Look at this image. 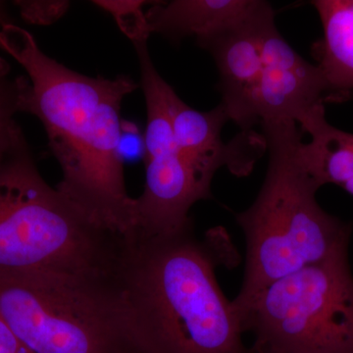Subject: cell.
<instances>
[{"instance_id": "cell-1", "label": "cell", "mask_w": 353, "mask_h": 353, "mask_svg": "<svg viewBox=\"0 0 353 353\" xmlns=\"http://www.w3.org/2000/svg\"><path fill=\"white\" fill-rule=\"evenodd\" d=\"M0 50L27 73L21 112L43 125L61 168L58 192L95 226L128 238L136 229V199L125 182L120 114L139 85L128 76L94 78L69 69L14 23L0 31Z\"/></svg>"}, {"instance_id": "cell-4", "label": "cell", "mask_w": 353, "mask_h": 353, "mask_svg": "<svg viewBox=\"0 0 353 353\" xmlns=\"http://www.w3.org/2000/svg\"><path fill=\"white\" fill-rule=\"evenodd\" d=\"M125 245L46 183L23 134L0 168V280L113 284Z\"/></svg>"}, {"instance_id": "cell-15", "label": "cell", "mask_w": 353, "mask_h": 353, "mask_svg": "<svg viewBox=\"0 0 353 353\" xmlns=\"http://www.w3.org/2000/svg\"><path fill=\"white\" fill-rule=\"evenodd\" d=\"M10 23H13V21L11 19L10 16H9L6 6L3 2L0 1V31H1L4 26L10 24Z\"/></svg>"}, {"instance_id": "cell-8", "label": "cell", "mask_w": 353, "mask_h": 353, "mask_svg": "<svg viewBox=\"0 0 353 353\" xmlns=\"http://www.w3.org/2000/svg\"><path fill=\"white\" fill-rule=\"evenodd\" d=\"M275 26L271 4L259 0L241 20L196 41L214 59L219 72L221 104L230 121L238 126L261 72L265 41Z\"/></svg>"}, {"instance_id": "cell-11", "label": "cell", "mask_w": 353, "mask_h": 353, "mask_svg": "<svg viewBox=\"0 0 353 353\" xmlns=\"http://www.w3.org/2000/svg\"><path fill=\"white\" fill-rule=\"evenodd\" d=\"M27 83V77L13 76L10 64L0 57V168L23 134L15 115L21 112V101Z\"/></svg>"}, {"instance_id": "cell-6", "label": "cell", "mask_w": 353, "mask_h": 353, "mask_svg": "<svg viewBox=\"0 0 353 353\" xmlns=\"http://www.w3.org/2000/svg\"><path fill=\"white\" fill-rule=\"evenodd\" d=\"M0 317L30 353H118L132 348L117 284L0 280Z\"/></svg>"}, {"instance_id": "cell-7", "label": "cell", "mask_w": 353, "mask_h": 353, "mask_svg": "<svg viewBox=\"0 0 353 353\" xmlns=\"http://www.w3.org/2000/svg\"><path fill=\"white\" fill-rule=\"evenodd\" d=\"M330 101L339 99L322 69L301 57L275 26L265 41L261 72L239 127L252 131L263 122L290 120L306 132L326 118L324 104Z\"/></svg>"}, {"instance_id": "cell-9", "label": "cell", "mask_w": 353, "mask_h": 353, "mask_svg": "<svg viewBox=\"0 0 353 353\" xmlns=\"http://www.w3.org/2000/svg\"><path fill=\"white\" fill-rule=\"evenodd\" d=\"M259 0H173L154 2L145 13L150 32L173 43L194 37L196 41L248 15Z\"/></svg>"}, {"instance_id": "cell-5", "label": "cell", "mask_w": 353, "mask_h": 353, "mask_svg": "<svg viewBox=\"0 0 353 353\" xmlns=\"http://www.w3.org/2000/svg\"><path fill=\"white\" fill-rule=\"evenodd\" d=\"M253 347L276 353H353L347 250L276 281L239 311Z\"/></svg>"}, {"instance_id": "cell-14", "label": "cell", "mask_w": 353, "mask_h": 353, "mask_svg": "<svg viewBox=\"0 0 353 353\" xmlns=\"http://www.w3.org/2000/svg\"><path fill=\"white\" fill-rule=\"evenodd\" d=\"M0 353H30L0 317Z\"/></svg>"}, {"instance_id": "cell-17", "label": "cell", "mask_w": 353, "mask_h": 353, "mask_svg": "<svg viewBox=\"0 0 353 353\" xmlns=\"http://www.w3.org/2000/svg\"><path fill=\"white\" fill-rule=\"evenodd\" d=\"M118 353H139V352H134V350H132V348H127V350H121V352H119Z\"/></svg>"}, {"instance_id": "cell-13", "label": "cell", "mask_w": 353, "mask_h": 353, "mask_svg": "<svg viewBox=\"0 0 353 353\" xmlns=\"http://www.w3.org/2000/svg\"><path fill=\"white\" fill-rule=\"evenodd\" d=\"M21 16L27 22L36 25H50L62 17L70 7L69 1L19 0L14 2Z\"/></svg>"}, {"instance_id": "cell-12", "label": "cell", "mask_w": 353, "mask_h": 353, "mask_svg": "<svg viewBox=\"0 0 353 353\" xmlns=\"http://www.w3.org/2000/svg\"><path fill=\"white\" fill-rule=\"evenodd\" d=\"M148 3L143 0H97L94 6L101 7L106 12L112 15L116 23L123 32L131 39H137L150 38L152 32L148 28L145 13L143 7Z\"/></svg>"}, {"instance_id": "cell-2", "label": "cell", "mask_w": 353, "mask_h": 353, "mask_svg": "<svg viewBox=\"0 0 353 353\" xmlns=\"http://www.w3.org/2000/svg\"><path fill=\"white\" fill-rule=\"evenodd\" d=\"M220 228L199 240L194 225L166 234L132 233L118 269L121 316L139 353H252L241 316L216 270L234 259Z\"/></svg>"}, {"instance_id": "cell-16", "label": "cell", "mask_w": 353, "mask_h": 353, "mask_svg": "<svg viewBox=\"0 0 353 353\" xmlns=\"http://www.w3.org/2000/svg\"><path fill=\"white\" fill-rule=\"evenodd\" d=\"M250 350H252V353H276L271 352V350H263V348H259L256 347H250Z\"/></svg>"}, {"instance_id": "cell-10", "label": "cell", "mask_w": 353, "mask_h": 353, "mask_svg": "<svg viewBox=\"0 0 353 353\" xmlns=\"http://www.w3.org/2000/svg\"><path fill=\"white\" fill-rule=\"evenodd\" d=\"M323 27L317 54L323 73L339 101L353 90V0H316Z\"/></svg>"}, {"instance_id": "cell-3", "label": "cell", "mask_w": 353, "mask_h": 353, "mask_svg": "<svg viewBox=\"0 0 353 353\" xmlns=\"http://www.w3.org/2000/svg\"><path fill=\"white\" fill-rule=\"evenodd\" d=\"M262 128L269 161L256 199L236 221L245 234L241 310L259 292L304 267L347 250L352 226L318 203L321 188L303 157V134L294 121H268Z\"/></svg>"}]
</instances>
